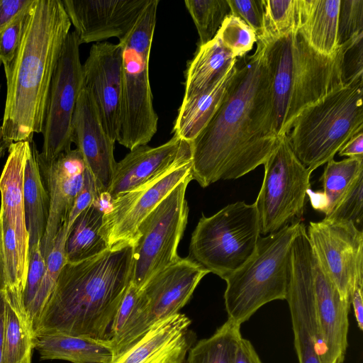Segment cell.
Masks as SVG:
<instances>
[{"label": "cell", "mask_w": 363, "mask_h": 363, "mask_svg": "<svg viewBox=\"0 0 363 363\" xmlns=\"http://www.w3.org/2000/svg\"><path fill=\"white\" fill-rule=\"evenodd\" d=\"M279 138L267 45L257 40L218 108L191 142L192 179L204 188L242 177L264 164Z\"/></svg>", "instance_id": "cell-1"}, {"label": "cell", "mask_w": 363, "mask_h": 363, "mask_svg": "<svg viewBox=\"0 0 363 363\" xmlns=\"http://www.w3.org/2000/svg\"><path fill=\"white\" fill-rule=\"evenodd\" d=\"M71 22L62 0H33L23 35L11 62L4 65L6 96L2 140L33 141L42 133L52 79Z\"/></svg>", "instance_id": "cell-2"}, {"label": "cell", "mask_w": 363, "mask_h": 363, "mask_svg": "<svg viewBox=\"0 0 363 363\" xmlns=\"http://www.w3.org/2000/svg\"><path fill=\"white\" fill-rule=\"evenodd\" d=\"M133 256V245L128 244L67 262L34 326V336L63 333L106 345L130 283Z\"/></svg>", "instance_id": "cell-3"}, {"label": "cell", "mask_w": 363, "mask_h": 363, "mask_svg": "<svg viewBox=\"0 0 363 363\" xmlns=\"http://www.w3.org/2000/svg\"><path fill=\"white\" fill-rule=\"evenodd\" d=\"M271 72L274 127L286 135L298 113L345 85V50L333 55L312 49L296 32L265 44Z\"/></svg>", "instance_id": "cell-4"}, {"label": "cell", "mask_w": 363, "mask_h": 363, "mask_svg": "<svg viewBox=\"0 0 363 363\" xmlns=\"http://www.w3.org/2000/svg\"><path fill=\"white\" fill-rule=\"evenodd\" d=\"M363 81L346 84L303 108L286 134L295 155L313 172L363 130Z\"/></svg>", "instance_id": "cell-5"}, {"label": "cell", "mask_w": 363, "mask_h": 363, "mask_svg": "<svg viewBox=\"0 0 363 363\" xmlns=\"http://www.w3.org/2000/svg\"><path fill=\"white\" fill-rule=\"evenodd\" d=\"M159 0H150L130 33L119 40L122 50V99L116 141L129 149L147 145L157 130L149 64Z\"/></svg>", "instance_id": "cell-6"}, {"label": "cell", "mask_w": 363, "mask_h": 363, "mask_svg": "<svg viewBox=\"0 0 363 363\" xmlns=\"http://www.w3.org/2000/svg\"><path fill=\"white\" fill-rule=\"evenodd\" d=\"M301 221L260 236L253 255L225 279L228 320L241 326L266 303L286 300L291 247Z\"/></svg>", "instance_id": "cell-7"}, {"label": "cell", "mask_w": 363, "mask_h": 363, "mask_svg": "<svg viewBox=\"0 0 363 363\" xmlns=\"http://www.w3.org/2000/svg\"><path fill=\"white\" fill-rule=\"evenodd\" d=\"M254 203H230L211 216L203 214L191 238V259L225 279L253 255L260 237Z\"/></svg>", "instance_id": "cell-8"}, {"label": "cell", "mask_w": 363, "mask_h": 363, "mask_svg": "<svg viewBox=\"0 0 363 363\" xmlns=\"http://www.w3.org/2000/svg\"><path fill=\"white\" fill-rule=\"evenodd\" d=\"M264 166L263 182L254 205L260 235H267L301 220L312 172L296 157L286 135L279 138Z\"/></svg>", "instance_id": "cell-9"}, {"label": "cell", "mask_w": 363, "mask_h": 363, "mask_svg": "<svg viewBox=\"0 0 363 363\" xmlns=\"http://www.w3.org/2000/svg\"><path fill=\"white\" fill-rule=\"evenodd\" d=\"M189 177L144 219L133 247L130 282L140 289L157 272L180 259L177 254L189 214L185 198Z\"/></svg>", "instance_id": "cell-10"}, {"label": "cell", "mask_w": 363, "mask_h": 363, "mask_svg": "<svg viewBox=\"0 0 363 363\" xmlns=\"http://www.w3.org/2000/svg\"><path fill=\"white\" fill-rule=\"evenodd\" d=\"M78 37L70 31L64 43L50 88L43 128V143L38 157L51 161L71 150L72 123L83 86Z\"/></svg>", "instance_id": "cell-11"}, {"label": "cell", "mask_w": 363, "mask_h": 363, "mask_svg": "<svg viewBox=\"0 0 363 363\" xmlns=\"http://www.w3.org/2000/svg\"><path fill=\"white\" fill-rule=\"evenodd\" d=\"M313 252L341 297L350 301L357 284H363V233L353 223L324 218L306 229Z\"/></svg>", "instance_id": "cell-12"}, {"label": "cell", "mask_w": 363, "mask_h": 363, "mask_svg": "<svg viewBox=\"0 0 363 363\" xmlns=\"http://www.w3.org/2000/svg\"><path fill=\"white\" fill-rule=\"evenodd\" d=\"M189 177H192L191 159L178 162L143 185L110 200V207L104 211L99 231L108 249L133 245L144 219Z\"/></svg>", "instance_id": "cell-13"}, {"label": "cell", "mask_w": 363, "mask_h": 363, "mask_svg": "<svg viewBox=\"0 0 363 363\" xmlns=\"http://www.w3.org/2000/svg\"><path fill=\"white\" fill-rule=\"evenodd\" d=\"M313 256L306 227L301 224L291 247L286 297L298 363H320L313 292Z\"/></svg>", "instance_id": "cell-14"}, {"label": "cell", "mask_w": 363, "mask_h": 363, "mask_svg": "<svg viewBox=\"0 0 363 363\" xmlns=\"http://www.w3.org/2000/svg\"><path fill=\"white\" fill-rule=\"evenodd\" d=\"M208 273L189 257L180 258L155 273L140 289L145 303L137 330L136 342L153 324L179 313Z\"/></svg>", "instance_id": "cell-15"}, {"label": "cell", "mask_w": 363, "mask_h": 363, "mask_svg": "<svg viewBox=\"0 0 363 363\" xmlns=\"http://www.w3.org/2000/svg\"><path fill=\"white\" fill-rule=\"evenodd\" d=\"M36 157L49 197V214L40 250L46 259L59 232L66 228L74 200L82 189L86 170L84 158L77 148L62 153L51 161Z\"/></svg>", "instance_id": "cell-16"}, {"label": "cell", "mask_w": 363, "mask_h": 363, "mask_svg": "<svg viewBox=\"0 0 363 363\" xmlns=\"http://www.w3.org/2000/svg\"><path fill=\"white\" fill-rule=\"evenodd\" d=\"M83 86L89 94L101 122L116 142L122 99V50L119 43H94L82 64Z\"/></svg>", "instance_id": "cell-17"}, {"label": "cell", "mask_w": 363, "mask_h": 363, "mask_svg": "<svg viewBox=\"0 0 363 363\" xmlns=\"http://www.w3.org/2000/svg\"><path fill=\"white\" fill-rule=\"evenodd\" d=\"M150 0H62L81 44L123 39Z\"/></svg>", "instance_id": "cell-18"}, {"label": "cell", "mask_w": 363, "mask_h": 363, "mask_svg": "<svg viewBox=\"0 0 363 363\" xmlns=\"http://www.w3.org/2000/svg\"><path fill=\"white\" fill-rule=\"evenodd\" d=\"M72 141L81 152L101 196L107 194L117 163L113 155L116 142L106 133L94 101L84 86L73 115Z\"/></svg>", "instance_id": "cell-19"}, {"label": "cell", "mask_w": 363, "mask_h": 363, "mask_svg": "<svg viewBox=\"0 0 363 363\" xmlns=\"http://www.w3.org/2000/svg\"><path fill=\"white\" fill-rule=\"evenodd\" d=\"M312 271L320 363H342L348 346L350 301L341 297L314 253Z\"/></svg>", "instance_id": "cell-20"}, {"label": "cell", "mask_w": 363, "mask_h": 363, "mask_svg": "<svg viewBox=\"0 0 363 363\" xmlns=\"http://www.w3.org/2000/svg\"><path fill=\"white\" fill-rule=\"evenodd\" d=\"M191 159V143L177 136L157 147L138 146L116 163L110 200L143 185L178 162Z\"/></svg>", "instance_id": "cell-21"}, {"label": "cell", "mask_w": 363, "mask_h": 363, "mask_svg": "<svg viewBox=\"0 0 363 363\" xmlns=\"http://www.w3.org/2000/svg\"><path fill=\"white\" fill-rule=\"evenodd\" d=\"M190 325L180 313L160 320L111 363H182L196 340Z\"/></svg>", "instance_id": "cell-22"}, {"label": "cell", "mask_w": 363, "mask_h": 363, "mask_svg": "<svg viewBox=\"0 0 363 363\" xmlns=\"http://www.w3.org/2000/svg\"><path fill=\"white\" fill-rule=\"evenodd\" d=\"M30 143L17 142L8 147V157L0 177L2 218L13 228L23 268L28 274L29 238L24 211V172Z\"/></svg>", "instance_id": "cell-23"}, {"label": "cell", "mask_w": 363, "mask_h": 363, "mask_svg": "<svg viewBox=\"0 0 363 363\" xmlns=\"http://www.w3.org/2000/svg\"><path fill=\"white\" fill-rule=\"evenodd\" d=\"M296 33L314 50L335 54L338 46L340 0H297Z\"/></svg>", "instance_id": "cell-24"}, {"label": "cell", "mask_w": 363, "mask_h": 363, "mask_svg": "<svg viewBox=\"0 0 363 363\" xmlns=\"http://www.w3.org/2000/svg\"><path fill=\"white\" fill-rule=\"evenodd\" d=\"M237 69L235 63L207 89L183 98L173 128L174 135L189 143L196 138L220 105Z\"/></svg>", "instance_id": "cell-25"}, {"label": "cell", "mask_w": 363, "mask_h": 363, "mask_svg": "<svg viewBox=\"0 0 363 363\" xmlns=\"http://www.w3.org/2000/svg\"><path fill=\"white\" fill-rule=\"evenodd\" d=\"M33 347L42 360L60 359L72 363H111L113 354L105 343L63 333L34 336Z\"/></svg>", "instance_id": "cell-26"}, {"label": "cell", "mask_w": 363, "mask_h": 363, "mask_svg": "<svg viewBox=\"0 0 363 363\" xmlns=\"http://www.w3.org/2000/svg\"><path fill=\"white\" fill-rule=\"evenodd\" d=\"M237 60L216 36L199 46L187 65L184 98L190 97L213 84Z\"/></svg>", "instance_id": "cell-27"}, {"label": "cell", "mask_w": 363, "mask_h": 363, "mask_svg": "<svg viewBox=\"0 0 363 363\" xmlns=\"http://www.w3.org/2000/svg\"><path fill=\"white\" fill-rule=\"evenodd\" d=\"M362 174L363 158L347 157L340 161L333 159L328 162L320 178L323 190L307 191L312 207L324 213L325 217L329 216Z\"/></svg>", "instance_id": "cell-28"}, {"label": "cell", "mask_w": 363, "mask_h": 363, "mask_svg": "<svg viewBox=\"0 0 363 363\" xmlns=\"http://www.w3.org/2000/svg\"><path fill=\"white\" fill-rule=\"evenodd\" d=\"M36 145L30 143L24 172V211L29 238V248L40 243L49 214V197L36 157Z\"/></svg>", "instance_id": "cell-29"}, {"label": "cell", "mask_w": 363, "mask_h": 363, "mask_svg": "<svg viewBox=\"0 0 363 363\" xmlns=\"http://www.w3.org/2000/svg\"><path fill=\"white\" fill-rule=\"evenodd\" d=\"M104 211L98 201L75 219L67 233L65 254L67 262L86 259L108 249L99 232Z\"/></svg>", "instance_id": "cell-30"}, {"label": "cell", "mask_w": 363, "mask_h": 363, "mask_svg": "<svg viewBox=\"0 0 363 363\" xmlns=\"http://www.w3.org/2000/svg\"><path fill=\"white\" fill-rule=\"evenodd\" d=\"M241 338L240 325L227 320L211 337L192 346L186 363H233Z\"/></svg>", "instance_id": "cell-31"}, {"label": "cell", "mask_w": 363, "mask_h": 363, "mask_svg": "<svg viewBox=\"0 0 363 363\" xmlns=\"http://www.w3.org/2000/svg\"><path fill=\"white\" fill-rule=\"evenodd\" d=\"M33 338L27 316L6 301L2 363H31Z\"/></svg>", "instance_id": "cell-32"}, {"label": "cell", "mask_w": 363, "mask_h": 363, "mask_svg": "<svg viewBox=\"0 0 363 363\" xmlns=\"http://www.w3.org/2000/svg\"><path fill=\"white\" fill-rule=\"evenodd\" d=\"M66 238L67 230L66 228H63L59 232L55 244L45 259V272L39 289L33 301L26 311V315L33 328V330L54 290L63 267L67 262L65 254Z\"/></svg>", "instance_id": "cell-33"}, {"label": "cell", "mask_w": 363, "mask_h": 363, "mask_svg": "<svg viewBox=\"0 0 363 363\" xmlns=\"http://www.w3.org/2000/svg\"><path fill=\"white\" fill-rule=\"evenodd\" d=\"M263 28L257 38L269 44L292 32H296L297 0H262Z\"/></svg>", "instance_id": "cell-34"}, {"label": "cell", "mask_w": 363, "mask_h": 363, "mask_svg": "<svg viewBox=\"0 0 363 363\" xmlns=\"http://www.w3.org/2000/svg\"><path fill=\"white\" fill-rule=\"evenodd\" d=\"M184 4L196 28L199 46L211 41L230 14L227 0H185Z\"/></svg>", "instance_id": "cell-35"}, {"label": "cell", "mask_w": 363, "mask_h": 363, "mask_svg": "<svg viewBox=\"0 0 363 363\" xmlns=\"http://www.w3.org/2000/svg\"><path fill=\"white\" fill-rule=\"evenodd\" d=\"M216 36L236 58L245 56L257 43L255 32L231 13L225 18Z\"/></svg>", "instance_id": "cell-36"}, {"label": "cell", "mask_w": 363, "mask_h": 363, "mask_svg": "<svg viewBox=\"0 0 363 363\" xmlns=\"http://www.w3.org/2000/svg\"><path fill=\"white\" fill-rule=\"evenodd\" d=\"M363 35V0H340L338 16V46Z\"/></svg>", "instance_id": "cell-37"}, {"label": "cell", "mask_w": 363, "mask_h": 363, "mask_svg": "<svg viewBox=\"0 0 363 363\" xmlns=\"http://www.w3.org/2000/svg\"><path fill=\"white\" fill-rule=\"evenodd\" d=\"M362 216L363 174L358 177L334 211L325 218L350 221L357 227L362 223Z\"/></svg>", "instance_id": "cell-38"}, {"label": "cell", "mask_w": 363, "mask_h": 363, "mask_svg": "<svg viewBox=\"0 0 363 363\" xmlns=\"http://www.w3.org/2000/svg\"><path fill=\"white\" fill-rule=\"evenodd\" d=\"M45 268L46 262L42 255L39 242L29 248V264L23 293V305L26 313L38 293Z\"/></svg>", "instance_id": "cell-39"}, {"label": "cell", "mask_w": 363, "mask_h": 363, "mask_svg": "<svg viewBox=\"0 0 363 363\" xmlns=\"http://www.w3.org/2000/svg\"><path fill=\"white\" fill-rule=\"evenodd\" d=\"M28 9L0 31V63L3 65L11 61L19 47L24 32Z\"/></svg>", "instance_id": "cell-40"}, {"label": "cell", "mask_w": 363, "mask_h": 363, "mask_svg": "<svg viewBox=\"0 0 363 363\" xmlns=\"http://www.w3.org/2000/svg\"><path fill=\"white\" fill-rule=\"evenodd\" d=\"M363 35L341 46L345 50L344 84L363 81Z\"/></svg>", "instance_id": "cell-41"}, {"label": "cell", "mask_w": 363, "mask_h": 363, "mask_svg": "<svg viewBox=\"0 0 363 363\" xmlns=\"http://www.w3.org/2000/svg\"><path fill=\"white\" fill-rule=\"evenodd\" d=\"M230 13L240 18L256 33L257 38L262 33L263 9L262 0H227Z\"/></svg>", "instance_id": "cell-42"}, {"label": "cell", "mask_w": 363, "mask_h": 363, "mask_svg": "<svg viewBox=\"0 0 363 363\" xmlns=\"http://www.w3.org/2000/svg\"><path fill=\"white\" fill-rule=\"evenodd\" d=\"M101 199V196L97 190L95 182L88 169L86 168L83 186L77 194L69 215L67 233L82 212Z\"/></svg>", "instance_id": "cell-43"}, {"label": "cell", "mask_w": 363, "mask_h": 363, "mask_svg": "<svg viewBox=\"0 0 363 363\" xmlns=\"http://www.w3.org/2000/svg\"><path fill=\"white\" fill-rule=\"evenodd\" d=\"M33 0H0V31L26 11Z\"/></svg>", "instance_id": "cell-44"}, {"label": "cell", "mask_w": 363, "mask_h": 363, "mask_svg": "<svg viewBox=\"0 0 363 363\" xmlns=\"http://www.w3.org/2000/svg\"><path fill=\"white\" fill-rule=\"evenodd\" d=\"M233 363H262L251 342L242 338L238 344Z\"/></svg>", "instance_id": "cell-45"}, {"label": "cell", "mask_w": 363, "mask_h": 363, "mask_svg": "<svg viewBox=\"0 0 363 363\" xmlns=\"http://www.w3.org/2000/svg\"><path fill=\"white\" fill-rule=\"evenodd\" d=\"M340 156L363 158V132L350 139L338 152Z\"/></svg>", "instance_id": "cell-46"}, {"label": "cell", "mask_w": 363, "mask_h": 363, "mask_svg": "<svg viewBox=\"0 0 363 363\" xmlns=\"http://www.w3.org/2000/svg\"><path fill=\"white\" fill-rule=\"evenodd\" d=\"M363 284H357L354 286L350 294V304L352 305L354 314L360 330H363V298H362Z\"/></svg>", "instance_id": "cell-47"}, {"label": "cell", "mask_w": 363, "mask_h": 363, "mask_svg": "<svg viewBox=\"0 0 363 363\" xmlns=\"http://www.w3.org/2000/svg\"><path fill=\"white\" fill-rule=\"evenodd\" d=\"M5 308L6 300L4 293L0 289V363H2L3 359Z\"/></svg>", "instance_id": "cell-48"}, {"label": "cell", "mask_w": 363, "mask_h": 363, "mask_svg": "<svg viewBox=\"0 0 363 363\" xmlns=\"http://www.w3.org/2000/svg\"><path fill=\"white\" fill-rule=\"evenodd\" d=\"M9 145L3 140L0 143V160L4 157L6 150L8 149Z\"/></svg>", "instance_id": "cell-49"}, {"label": "cell", "mask_w": 363, "mask_h": 363, "mask_svg": "<svg viewBox=\"0 0 363 363\" xmlns=\"http://www.w3.org/2000/svg\"><path fill=\"white\" fill-rule=\"evenodd\" d=\"M1 216H2V213L0 210V225H1ZM1 250H0V286H1Z\"/></svg>", "instance_id": "cell-50"}, {"label": "cell", "mask_w": 363, "mask_h": 363, "mask_svg": "<svg viewBox=\"0 0 363 363\" xmlns=\"http://www.w3.org/2000/svg\"><path fill=\"white\" fill-rule=\"evenodd\" d=\"M2 135H1V128H0V143L2 141Z\"/></svg>", "instance_id": "cell-51"}, {"label": "cell", "mask_w": 363, "mask_h": 363, "mask_svg": "<svg viewBox=\"0 0 363 363\" xmlns=\"http://www.w3.org/2000/svg\"><path fill=\"white\" fill-rule=\"evenodd\" d=\"M182 363H186V361L185 360V361H184V362H182Z\"/></svg>", "instance_id": "cell-52"}, {"label": "cell", "mask_w": 363, "mask_h": 363, "mask_svg": "<svg viewBox=\"0 0 363 363\" xmlns=\"http://www.w3.org/2000/svg\"><path fill=\"white\" fill-rule=\"evenodd\" d=\"M0 91H1V84H0Z\"/></svg>", "instance_id": "cell-53"}]
</instances>
